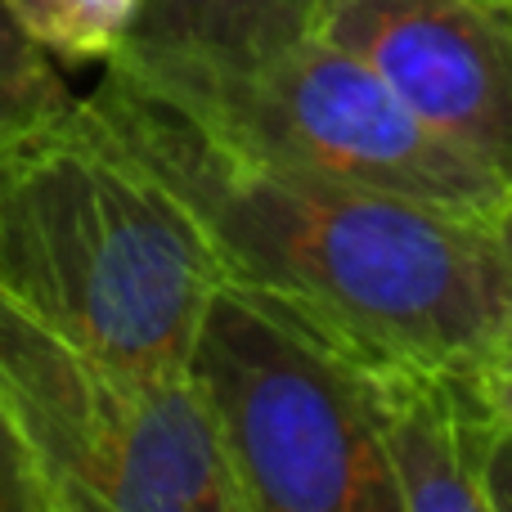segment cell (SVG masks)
<instances>
[{
	"instance_id": "1",
	"label": "cell",
	"mask_w": 512,
	"mask_h": 512,
	"mask_svg": "<svg viewBox=\"0 0 512 512\" xmlns=\"http://www.w3.org/2000/svg\"><path fill=\"white\" fill-rule=\"evenodd\" d=\"M86 99L198 216L230 279L288 301L364 364L477 369L499 355L495 221L265 162L108 68Z\"/></svg>"
},
{
	"instance_id": "2",
	"label": "cell",
	"mask_w": 512,
	"mask_h": 512,
	"mask_svg": "<svg viewBox=\"0 0 512 512\" xmlns=\"http://www.w3.org/2000/svg\"><path fill=\"white\" fill-rule=\"evenodd\" d=\"M221 279L198 216L90 99L0 135V288L45 324L171 378Z\"/></svg>"
},
{
	"instance_id": "3",
	"label": "cell",
	"mask_w": 512,
	"mask_h": 512,
	"mask_svg": "<svg viewBox=\"0 0 512 512\" xmlns=\"http://www.w3.org/2000/svg\"><path fill=\"white\" fill-rule=\"evenodd\" d=\"M185 373L248 512H400L369 364L288 301L225 274Z\"/></svg>"
},
{
	"instance_id": "4",
	"label": "cell",
	"mask_w": 512,
	"mask_h": 512,
	"mask_svg": "<svg viewBox=\"0 0 512 512\" xmlns=\"http://www.w3.org/2000/svg\"><path fill=\"white\" fill-rule=\"evenodd\" d=\"M0 409L50 512H248L189 373L122 369L5 288Z\"/></svg>"
},
{
	"instance_id": "5",
	"label": "cell",
	"mask_w": 512,
	"mask_h": 512,
	"mask_svg": "<svg viewBox=\"0 0 512 512\" xmlns=\"http://www.w3.org/2000/svg\"><path fill=\"white\" fill-rule=\"evenodd\" d=\"M108 72L279 167L477 221H495L512 198V176L423 122L369 63L310 32L274 59L225 77L149 81Z\"/></svg>"
},
{
	"instance_id": "6",
	"label": "cell",
	"mask_w": 512,
	"mask_h": 512,
	"mask_svg": "<svg viewBox=\"0 0 512 512\" xmlns=\"http://www.w3.org/2000/svg\"><path fill=\"white\" fill-rule=\"evenodd\" d=\"M310 36L369 63L423 122L512 176V5L315 0Z\"/></svg>"
},
{
	"instance_id": "7",
	"label": "cell",
	"mask_w": 512,
	"mask_h": 512,
	"mask_svg": "<svg viewBox=\"0 0 512 512\" xmlns=\"http://www.w3.org/2000/svg\"><path fill=\"white\" fill-rule=\"evenodd\" d=\"M378 441L400 512H490V459L504 423L468 364H369Z\"/></svg>"
},
{
	"instance_id": "8",
	"label": "cell",
	"mask_w": 512,
	"mask_h": 512,
	"mask_svg": "<svg viewBox=\"0 0 512 512\" xmlns=\"http://www.w3.org/2000/svg\"><path fill=\"white\" fill-rule=\"evenodd\" d=\"M315 0H140L108 68L149 81L225 77L283 54L310 32Z\"/></svg>"
},
{
	"instance_id": "9",
	"label": "cell",
	"mask_w": 512,
	"mask_h": 512,
	"mask_svg": "<svg viewBox=\"0 0 512 512\" xmlns=\"http://www.w3.org/2000/svg\"><path fill=\"white\" fill-rule=\"evenodd\" d=\"M72 104L77 95L63 86L50 54L18 23L9 0H0V135L50 122V117L68 113Z\"/></svg>"
},
{
	"instance_id": "10",
	"label": "cell",
	"mask_w": 512,
	"mask_h": 512,
	"mask_svg": "<svg viewBox=\"0 0 512 512\" xmlns=\"http://www.w3.org/2000/svg\"><path fill=\"white\" fill-rule=\"evenodd\" d=\"M135 14H140V0H59L45 54L59 63L108 59L126 41Z\"/></svg>"
},
{
	"instance_id": "11",
	"label": "cell",
	"mask_w": 512,
	"mask_h": 512,
	"mask_svg": "<svg viewBox=\"0 0 512 512\" xmlns=\"http://www.w3.org/2000/svg\"><path fill=\"white\" fill-rule=\"evenodd\" d=\"M0 512H50L45 486L5 409H0Z\"/></svg>"
},
{
	"instance_id": "12",
	"label": "cell",
	"mask_w": 512,
	"mask_h": 512,
	"mask_svg": "<svg viewBox=\"0 0 512 512\" xmlns=\"http://www.w3.org/2000/svg\"><path fill=\"white\" fill-rule=\"evenodd\" d=\"M495 243H499V261H504V342H499L495 360L512 364V198L495 216Z\"/></svg>"
},
{
	"instance_id": "13",
	"label": "cell",
	"mask_w": 512,
	"mask_h": 512,
	"mask_svg": "<svg viewBox=\"0 0 512 512\" xmlns=\"http://www.w3.org/2000/svg\"><path fill=\"white\" fill-rule=\"evenodd\" d=\"M477 382H481V391H486V400H490V409L499 414V423L512 432V364L508 360H486V364H477Z\"/></svg>"
},
{
	"instance_id": "14",
	"label": "cell",
	"mask_w": 512,
	"mask_h": 512,
	"mask_svg": "<svg viewBox=\"0 0 512 512\" xmlns=\"http://www.w3.org/2000/svg\"><path fill=\"white\" fill-rule=\"evenodd\" d=\"M490 512H512V432L504 427L499 436V450L490 459Z\"/></svg>"
},
{
	"instance_id": "15",
	"label": "cell",
	"mask_w": 512,
	"mask_h": 512,
	"mask_svg": "<svg viewBox=\"0 0 512 512\" xmlns=\"http://www.w3.org/2000/svg\"><path fill=\"white\" fill-rule=\"evenodd\" d=\"M9 9H14L18 23L32 32V41L45 50V41H50V32H54V14H59V0H9Z\"/></svg>"
},
{
	"instance_id": "16",
	"label": "cell",
	"mask_w": 512,
	"mask_h": 512,
	"mask_svg": "<svg viewBox=\"0 0 512 512\" xmlns=\"http://www.w3.org/2000/svg\"><path fill=\"white\" fill-rule=\"evenodd\" d=\"M504 5H512V0H504Z\"/></svg>"
}]
</instances>
